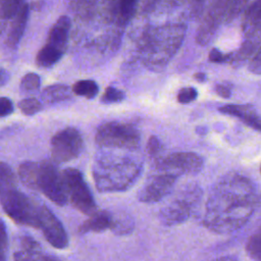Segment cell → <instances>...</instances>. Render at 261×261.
I'll return each mask as SVG.
<instances>
[{
	"instance_id": "1",
	"label": "cell",
	"mask_w": 261,
	"mask_h": 261,
	"mask_svg": "<svg viewBox=\"0 0 261 261\" xmlns=\"http://www.w3.org/2000/svg\"><path fill=\"white\" fill-rule=\"evenodd\" d=\"M260 201V193L253 181L240 174H228L212 188L203 223L215 233H231L249 221Z\"/></svg>"
},
{
	"instance_id": "14",
	"label": "cell",
	"mask_w": 261,
	"mask_h": 261,
	"mask_svg": "<svg viewBox=\"0 0 261 261\" xmlns=\"http://www.w3.org/2000/svg\"><path fill=\"white\" fill-rule=\"evenodd\" d=\"M69 30L70 19L65 15L59 17L50 29L45 45L64 54L67 47Z\"/></svg>"
},
{
	"instance_id": "47",
	"label": "cell",
	"mask_w": 261,
	"mask_h": 261,
	"mask_svg": "<svg viewBox=\"0 0 261 261\" xmlns=\"http://www.w3.org/2000/svg\"><path fill=\"white\" fill-rule=\"evenodd\" d=\"M260 171H261V168H260Z\"/></svg>"
},
{
	"instance_id": "4",
	"label": "cell",
	"mask_w": 261,
	"mask_h": 261,
	"mask_svg": "<svg viewBox=\"0 0 261 261\" xmlns=\"http://www.w3.org/2000/svg\"><path fill=\"white\" fill-rule=\"evenodd\" d=\"M95 139L101 147L135 150L140 145L141 135L133 124L109 121L99 126Z\"/></svg>"
},
{
	"instance_id": "32",
	"label": "cell",
	"mask_w": 261,
	"mask_h": 261,
	"mask_svg": "<svg viewBox=\"0 0 261 261\" xmlns=\"http://www.w3.org/2000/svg\"><path fill=\"white\" fill-rule=\"evenodd\" d=\"M124 93L114 87H107L101 97L103 103H117L124 99Z\"/></svg>"
},
{
	"instance_id": "31",
	"label": "cell",
	"mask_w": 261,
	"mask_h": 261,
	"mask_svg": "<svg viewBox=\"0 0 261 261\" xmlns=\"http://www.w3.org/2000/svg\"><path fill=\"white\" fill-rule=\"evenodd\" d=\"M249 0H230L224 20L230 21L236 18L239 14L245 11Z\"/></svg>"
},
{
	"instance_id": "9",
	"label": "cell",
	"mask_w": 261,
	"mask_h": 261,
	"mask_svg": "<svg viewBox=\"0 0 261 261\" xmlns=\"http://www.w3.org/2000/svg\"><path fill=\"white\" fill-rule=\"evenodd\" d=\"M84 148L81 133L74 127H65L57 132L51 140V154L54 161L63 163L76 158Z\"/></svg>"
},
{
	"instance_id": "30",
	"label": "cell",
	"mask_w": 261,
	"mask_h": 261,
	"mask_svg": "<svg viewBox=\"0 0 261 261\" xmlns=\"http://www.w3.org/2000/svg\"><path fill=\"white\" fill-rule=\"evenodd\" d=\"M98 0H72V6L76 13L83 17L90 16L94 12Z\"/></svg>"
},
{
	"instance_id": "25",
	"label": "cell",
	"mask_w": 261,
	"mask_h": 261,
	"mask_svg": "<svg viewBox=\"0 0 261 261\" xmlns=\"http://www.w3.org/2000/svg\"><path fill=\"white\" fill-rule=\"evenodd\" d=\"M246 250L252 259L261 261V225L249 238L246 244Z\"/></svg>"
},
{
	"instance_id": "20",
	"label": "cell",
	"mask_w": 261,
	"mask_h": 261,
	"mask_svg": "<svg viewBox=\"0 0 261 261\" xmlns=\"http://www.w3.org/2000/svg\"><path fill=\"white\" fill-rule=\"evenodd\" d=\"M40 162L25 161L21 163L18 167V175L20 181L28 188L36 190L37 178L39 172Z\"/></svg>"
},
{
	"instance_id": "11",
	"label": "cell",
	"mask_w": 261,
	"mask_h": 261,
	"mask_svg": "<svg viewBox=\"0 0 261 261\" xmlns=\"http://www.w3.org/2000/svg\"><path fill=\"white\" fill-rule=\"evenodd\" d=\"M229 1L210 0L196 35V40L200 45H206L212 40L221 20L225 18Z\"/></svg>"
},
{
	"instance_id": "16",
	"label": "cell",
	"mask_w": 261,
	"mask_h": 261,
	"mask_svg": "<svg viewBox=\"0 0 261 261\" xmlns=\"http://www.w3.org/2000/svg\"><path fill=\"white\" fill-rule=\"evenodd\" d=\"M14 261H60L52 255H45L40 245L31 237L21 239V249L14 254Z\"/></svg>"
},
{
	"instance_id": "48",
	"label": "cell",
	"mask_w": 261,
	"mask_h": 261,
	"mask_svg": "<svg viewBox=\"0 0 261 261\" xmlns=\"http://www.w3.org/2000/svg\"><path fill=\"white\" fill-rule=\"evenodd\" d=\"M220 261H222V260H220Z\"/></svg>"
},
{
	"instance_id": "45",
	"label": "cell",
	"mask_w": 261,
	"mask_h": 261,
	"mask_svg": "<svg viewBox=\"0 0 261 261\" xmlns=\"http://www.w3.org/2000/svg\"><path fill=\"white\" fill-rule=\"evenodd\" d=\"M164 3L168 6V7H176V6H179L181 5V3L185 1V0H163Z\"/></svg>"
},
{
	"instance_id": "41",
	"label": "cell",
	"mask_w": 261,
	"mask_h": 261,
	"mask_svg": "<svg viewBox=\"0 0 261 261\" xmlns=\"http://www.w3.org/2000/svg\"><path fill=\"white\" fill-rule=\"evenodd\" d=\"M215 92L222 98H229L230 97V86L224 84H218L215 87Z\"/></svg>"
},
{
	"instance_id": "35",
	"label": "cell",
	"mask_w": 261,
	"mask_h": 261,
	"mask_svg": "<svg viewBox=\"0 0 261 261\" xmlns=\"http://www.w3.org/2000/svg\"><path fill=\"white\" fill-rule=\"evenodd\" d=\"M161 150H162V145H161V142L159 141V139L155 136L150 137V139L147 143V151L151 157L155 158V161L160 158L159 155L161 153Z\"/></svg>"
},
{
	"instance_id": "27",
	"label": "cell",
	"mask_w": 261,
	"mask_h": 261,
	"mask_svg": "<svg viewBox=\"0 0 261 261\" xmlns=\"http://www.w3.org/2000/svg\"><path fill=\"white\" fill-rule=\"evenodd\" d=\"M41 86V79L37 73H27L20 82V90L23 93H33L39 90Z\"/></svg>"
},
{
	"instance_id": "33",
	"label": "cell",
	"mask_w": 261,
	"mask_h": 261,
	"mask_svg": "<svg viewBox=\"0 0 261 261\" xmlns=\"http://www.w3.org/2000/svg\"><path fill=\"white\" fill-rule=\"evenodd\" d=\"M22 0H0V8L10 19L22 5Z\"/></svg>"
},
{
	"instance_id": "39",
	"label": "cell",
	"mask_w": 261,
	"mask_h": 261,
	"mask_svg": "<svg viewBox=\"0 0 261 261\" xmlns=\"http://www.w3.org/2000/svg\"><path fill=\"white\" fill-rule=\"evenodd\" d=\"M205 0H191V13L194 18L201 17L204 11Z\"/></svg>"
},
{
	"instance_id": "23",
	"label": "cell",
	"mask_w": 261,
	"mask_h": 261,
	"mask_svg": "<svg viewBox=\"0 0 261 261\" xmlns=\"http://www.w3.org/2000/svg\"><path fill=\"white\" fill-rule=\"evenodd\" d=\"M72 93L85 97L87 99H93L99 93V87L96 82L92 80H82L77 81L71 88Z\"/></svg>"
},
{
	"instance_id": "38",
	"label": "cell",
	"mask_w": 261,
	"mask_h": 261,
	"mask_svg": "<svg viewBox=\"0 0 261 261\" xmlns=\"http://www.w3.org/2000/svg\"><path fill=\"white\" fill-rule=\"evenodd\" d=\"M249 70L255 74H261V48L250 60Z\"/></svg>"
},
{
	"instance_id": "22",
	"label": "cell",
	"mask_w": 261,
	"mask_h": 261,
	"mask_svg": "<svg viewBox=\"0 0 261 261\" xmlns=\"http://www.w3.org/2000/svg\"><path fill=\"white\" fill-rule=\"evenodd\" d=\"M62 56H63V53L47 45H44L37 54L36 62L40 67L48 68L53 66L55 63H57Z\"/></svg>"
},
{
	"instance_id": "19",
	"label": "cell",
	"mask_w": 261,
	"mask_h": 261,
	"mask_svg": "<svg viewBox=\"0 0 261 261\" xmlns=\"http://www.w3.org/2000/svg\"><path fill=\"white\" fill-rule=\"evenodd\" d=\"M72 90L66 85H50L46 87L41 94V98L47 103H56L69 99L71 97Z\"/></svg>"
},
{
	"instance_id": "2",
	"label": "cell",
	"mask_w": 261,
	"mask_h": 261,
	"mask_svg": "<svg viewBox=\"0 0 261 261\" xmlns=\"http://www.w3.org/2000/svg\"><path fill=\"white\" fill-rule=\"evenodd\" d=\"M186 32V24L180 22L147 30L139 44L143 63L152 70H162L180 48Z\"/></svg>"
},
{
	"instance_id": "28",
	"label": "cell",
	"mask_w": 261,
	"mask_h": 261,
	"mask_svg": "<svg viewBox=\"0 0 261 261\" xmlns=\"http://www.w3.org/2000/svg\"><path fill=\"white\" fill-rule=\"evenodd\" d=\"M134 222L133 219L127 215L122 216H113V225L112 230L117 234H124L129 232L133 229Z\"/></svg>"
},
{
	"instance_id": "37",
	"label": "cell",
	"mask_w": 261,
	"mask_h": 261,
	"mask_svg": "<svg viewBox=\"0 0 261 261\" xmlns=\"http://www.w3.org/2000/svg\"><path fill=\"white\" fill-rule=\"evenodd\" d=\"M13 112V103L6 97H0V117H5Z\"/></svg>"
},
{
	"instance_id": "5",
	"label": "cell",
	"mask_w": 261,
	"mask_h": 261,
	"mask_svg": "<svg viewBox=\"0 0 261 261\" xmlns=\"http://www.w3.org/2000/svg\"><path fill=\"white\" fill-rule=\"evenodd\" d=\"M0 204L13 221L37 228L40 205L18 191L17 187L1 193Z\"/></svg>"
},
{
	"instance_id": "13",
	"label": "cell",
	"mask_w": 261,
	"mask_h": 261,
	"mask_svg": "<svg viewBox=\"0 0 261 261\" xmlns=\"http://www.w3.org/2000/svg\"><path fill=\"white\" fill-rule=\"evenodd\" d=\"M176 177L166 172L152 176L138 193V199L144 203H155L162 200L173 189Z\"/></svg>"
},
{
	"instance_id": "15",
	"label": "cell",
	"mask_w": 261,
	"mask_h": 261,
	"mask_svg": "<svg viewBox=\"0 0 261 261\" xmlns=\"http://www.w3.org/2000/svg\"><path fill=\"white\" fill-rule=\"evenodd\" d=\"M223 114L237 117L248 126L261 132V116L251 105H224L219 108Z\"/></svg>"
},
{
	"instance_id": "36",
	"label": "cell",
	"mask_w": 261,
	"mask_h": 261,
	"mask_svg": "<svg viewBox=\"0 0 261 261\" xmlns=\"http://www.w3.org/2000/svg\"><path fill=\"white\" fill-rule=\"evenodd\" d=\"M7 246H8V239H7L5 224L0 219V261H6Z\"/></svg>"
},
{
	"instance_id": "26",
	"label": "cell",
	"mask_w": 261,
	"mask_h": 261,
	"mask_svg": "<svg viewBox=\"0 0 261 261\" xmlns=\"http://www.w3.org/2000/svg\"><path fill=\"white\" fill-rule=\"evenodd\" d=\"M261 19V0H255L253 3L245 10L243 30L247 29L254 22Z\"/></svg>"
},
{
	"instance_id": "21",
	"label": "cell",
	"mask_w": 261,
	"mask_h": 261,
	"mask_svg": "<svg viewBox=\"0 0 261 261\" xmlns=\"http://www.w3.org/2000/svg\"><path fill=\"white\" fill-rule=\"evenodd\" d=\"M139 0H117L115 19L120 24H125L134 16Z\"/></svg>"
},
{
	"instance_id": "40",
	"label": "cell",
	"mask_w": 261,
	"mask_h": 261,
	"mask_svg": "<svg viewBox=\"0 0 261 261\" xmlns=\"http://www.w3.org/2000/svg\"><path fill=\"white\" fill-rule=\"evenodd\" d=\"M209 59L210 61L212 62H216V63H222V62H225L229 59V55L228 54H224L222 52H220L219 50L217 49H212L210 51V54H209Z\"/></svg>"
},
{
	"instance_id": "10",
	"label": "cell",
	"mask_w": 261,
	"mask_h": 261,
	"mask_svg": "<svg viewBox=\"0 0 261 261\" xmlns=\"http://www.w3.org/2000/svg\"><path fill=\"white\" fill-rule=\"evenodd\" d=\"M160 172L175 176L182 174H196L203 168V158L193 152H176L155 161Z\"/></svg>"
},
{
	"instance_id": "12",
	"label": "cell",
	"mask_w": 261,
	"mask_h": 261,
	"mask_svg": "<svg viewBox=\"0 0 261 261\" xmlns=\"http://www.w3.org/2000/svg\"><path fill=\"white\" fill-rule=\"evenodd\" d=\"M37 228L41 229L47 242L54 248L64 249L67 247L68 238L62 223L54 213L44 205H40L39 207Z\"/></svg>"
},
{
	"instance_id": "29",
	"label": "cell",
	"mask_w": 261,
	"mask_h": 261,
	"mask_svg": "<svg viewBox=\"0 0 261 261\" xmlns=\"http://www.w3.org/2000/svg\"><path fill=\"white\" fill-rule=\"evenodd\" d=\"M18 108L24 115L31 116V115H34V114L38 113L39 111H41L42 104L36 98H25V99H22L21 101H19Z\"/></svg>"
},
{
	"instance_id": "24",
	"label": "cell",
	"mask_w": 261,
	"mask_h": 261,
	"mask_svg": "<svg viewBox=\"0 0 261 261\" xmlns=\"http://www.w3.org/2000/svg\"><path fill=\"white\" fill-rule=\"evenodd\" d=\"M17 187V181L12 168L5 162H0V194Z\"/></svg>"
},
{
	"instance_id": "17",
	"label": "cell",
	"mask_w": 261,
	"mask_h": 261,
	"mask_svg": "<svg viewBox=\"0 0 261 261\" xmlns=\"http://www.w3.org/2000/svg\"><path fill=\"white\" fill-rule=\"evenodd\" d=\"M29 18V6L22 4L17 12L12 17L9 32L6 38V45L10 48H15L19 43L28 23Z\"/></svg>"
},
{
	"instance_id": "6",
	"label": "cell",
	"mask_w": 261,
	"mask_h": 261,
	"mask_svg": "<svg viewBox=\"0 0 261 261\" xmlns=\"http://www.w3.org/2000/svg\"><path fill=\"white\" fill-rule=\"evenodd\" d=\"M201 198L197 186H189L173 201L160 210L159 219L166 226H174L187 221L196 209Z\"/></svg>"
},
{
	"instance_id": "34",
	"label": "cell",
	"mask_w": 261,
	"mask_h": 261,
	"mask_svg": "<svg viewBox=\"0 0 261 261\" xmlns=\"http://www.w3.org/2000/svg\"><path fill=\"white\" fill-rule=\"evenodd\" d=\"M198 96V92L193 87L182 88L177 94V101L181 104H188L193 102Z\"/></svg>"
},
{
	"instance_id": "8",
	"label": "cell",
	"mask_w": 261,
	"mask_h": 261,
	"mask_svg": "<svg viewBox=\"0 0 261 261\" xmlns=\"http://www.w3.org/2000/svg\"><path fill=\"white\" fill-rule=\"evenodd\" d=\"M36 191L43 193L58 206H64L67 203L68 196L62 173L50 161H42L39 164Z\"/></svg>"
},
{
	"instance_id": "44",
	"label": "cell",
	"mask_w": 261,
	"mask_h": 261,
	"mask_svg": "<svg viewBox=\"0 0 261 261\" xmlns=\"http://www.w3.org/2000/svg\"><path fill=\"white\" fill-rule=\"evenodd\" d=\"M9 18L4 14V12L1 10L0 8V35L2 34V32L6 29L7 22H8Z\"/></svg>"
},
{
	"instance_id": "18",
	"label": "cell",
	"mask_w": 261,
	"mask_h": 261,
	"mask_svg": "<svg viewBox=\"0 0 261 261\" xmlns=\"http://www.w3.org/2000/svg\"><path fill=\"white\" fill-rule=\"evenodd\" d=\"M113 215L108 211H96L90 218L86 220L79 227L80 233H86L89 231L101 232L107 229H112Z\"/></svg>"
},
{
	"instance_id": "46",
	"label": "cell",
	"mask_w": 261,
	"mask_h": 261,
	"mask_svg": "<svg viewBox=\"0 0 261 261\" xmlns=\"http://www.w3.org/2000/svg\"><path fill=\"white\" fill-rule=\"evenodd\" d=\"M195 79L199 82H204L205 81V74L204 73H197L195 75Z\"/></svg>"
},
{
	"instance_id": "42",
	"label": "cell",
	"mask_w": 261,
	"mask_h": 261,
	"mask_svg": "<svg viewBox=\"0 0 261 261\" xmlns=\"http://www.w3.org/2000/svg\"><path fill=\"white\" fill-rule=\"evenodd\" d=\"M159 0H143V4H142V9L144 10V12H150L152 11L155 6L157 5V2Z\"/></svg>"
},
{
	"instance_id": "3",
	"label": "cell",
	"mask_w": 261,
	"mask_h": 261,
	"mask_svg": "<svg viewBox=\"0 0 261 261\" xmlns=\"http://www.w3.org/2000/svg\"><path fill=\"white\" fill-rule=\"evenodd\" d=\"M142 172V163L124 155L104 154L93 167V176L101 193L122 192L129 189Z\"/></svg>"
},
{
	"instance_id": "7",
	"label": "cell",
	"mask_w": 261,
	"mask_h": 261,
	"mask_svg": "<svg viewBox=\"0 0 261 261\" xmlns=\"http://www.w3.org/2000/svg\"><path fill=\"white\" fill-rule=\"evenodd\" d=\"M62 176L67 196L73 207L89 216L95 213L97 211L96 202L82 172L75 168H66L62 171Z\"/></svg>"
},
{
	"instance_id": "43",
	"label": "cell",
	"mask_w": 261,
	"mask_h": 261,
	"mask_svg": "<svg viewBox=\"0 0 261 261\" xmlns=\"http://www.w3.org/2000/svg\"><path fill=\"white\" fill-rule=\"evenodd\" d=\"M8 81H9V73H8V71L5 68L0 67V88L5 86Z\"/></svg>"
}]
</instances>
